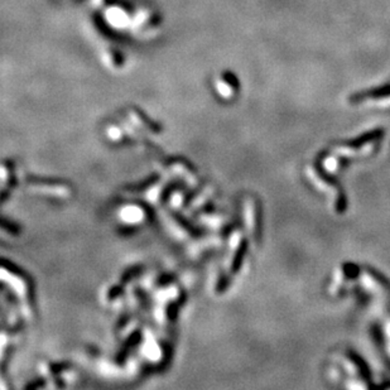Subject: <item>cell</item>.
<instances>
[{"label": "cell", "mask_w": 390, "mask_h": 390, "mask_svg": "<svg viewBox=\"0 0 390 390\" xmlns=\"http://www.w3.org/2000/svg\"><path fill=\"white\" fill-rule=\"evenodd\" d=\"M102 63L109 68H120V66L123 67L124 65V56L120 53V52L115 51L113 48H109L106 51L102 52L101 54Z\"/></svg>", "instance_id": "cell-4"}, {"label": "cell", "mask_w": 390, "mask_h": 390, "mask_svg": "<svg viewBox=\"0 0 390 390\" xmlns=\"http://www.w3.org/2000/svg\"><path fill=\"white\" fill-rule=\"evenodd\" d=\"M105 19L106 22L111 25L113 28H125L128 25H132L133 16L129 13H127V10L118 5L110 6L108 10L105 11Z\"/></svg>", "instance_id": "cell-2"}, {"label": "cell", "mask_w": 390, "mask_h": 390, "mask_svg": "<svg viewBox=\"0 0 390 390\" xmlns=\"http://www.w3.org/2000/svg\"><path fill=\"white\" fill-rule=\"evenodd\" d=\"M215 89L220 96L231 97L234 92L237 90V84L235 75L231 72H221L215 80Z\"/></svg>", "instance_id": "cell-3"}, {"label": "cell", "mask_w": 390, "mask_h": 390, "mask_svg": "<svg viewBox=\"0 0 390 390\" xmlns=\"http://www.w3.org/2000/svg\"><path fill=\"white\" fill-rule=\"evenodd\" d=\"M159 24H161V18L158 16V14L154 13L151 9H140L133 16L130 27L135 32L142 30V34H151V30L158 27Z\"/></svg>", "instance_id": "cell-1"}]
</instances>
